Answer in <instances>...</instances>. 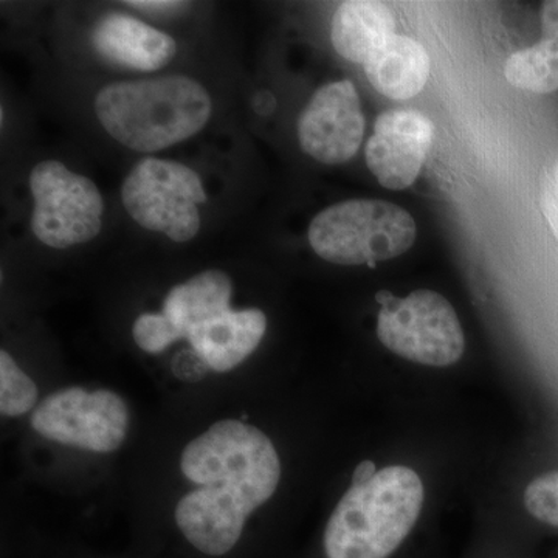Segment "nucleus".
I'll return each mask as SVG.
<instances>
[{"label":"nucleus","mask_w":558,"mask_h":558,"mask_svg":"<svg viewBox=\"0 0 558 558\" xmlns=\"http://www.w3.org/2000/svg\"><path fill=\"white\" fill-rule=\"evenodd\" d=\"M183 475L197 488L180 498L175 523L207 556L230 553L248 517L266 505L281 480V461L269 436L236 418L216 422L180 457Z\"/></svg>","instance_id":"f257e3e1"},{"label":"nucleus","mask_w":558,"mask_h":558,"mask_svg":"<svg viewBox=\"0 0 558 558\" xmlns=\"http://www.w3.org/2000/svg\"><path fill=\"white\" fill-rule=\"evenodd\" d=\"M94 108L102 130L121 146L153 154L199 134L213 102L199 81L170 75L108 84Z\"/></svg>","instance_id":"f03ea898"},{"label":"nucleus","mask_w":558,"mask_h":558,"mask_svg":"<svg viewBox=\"0 0 558 558\" xmlns=\"http://www.w3.org/2000/svg\"><path fill=\"white\" fill-rule=\"evenodd\" d=\"M424 498L421 476L405 465L352 483L326 524V557H391L416 526Z\"/></svg>","instance_id":"7ed1b4c3"},{"label":"nucleus","mask_w":558,"mask_h":558,"mask_svg":"<svg viewBox=\"0 0 558 558\" xmlns=\"http://www.w3.org/2000/svg\"><path fill=\"white\" fill-rule=\"evenodd\" d=\"M417 227L405 208L387 201L340 202L312 219L307 240L319 258L339 266H374L405 255Z\"/></svg>","instance_id":"20e7f679"},{"label":"nucleus","mask_w":558,"mask_h":558,"mask_svg":"<svg viewBox=\"0 0 558 558\" xmlns=\"http://www.w3.org/2000/svg\"><path fill=\"white\" fill-rule=\"evenodd\" d=\"M204 182L193 168L179 161L146 157L121 185V202L140 227L189 242L199 234V205L207 204Z\"/></svg>","instance_id":"39448f33"},{"label":"nucleus","mask_w":558,"mask_h":558,"mask_svg":"<svg viewBox=\"0 0 558 558\" xmlns=\"http://www.w3.org/2000/svg\"><path fill=\"white\" fill-rule=\"evenodd\" d=\"M32 233L40 244L64 250L101 233L105 201L94 180L58 160H44L31 172Z\"/></svg>","instance_id":"423d86ee"},{"label":"nucleus","mask_w":558,"mask_h":558,"mask_svg":"<svg viewBox=\"0 0 558 558\" xmlns=\"http://www.w3.org/2000/svg\"><path fill=\"white\" fill-rule=\"evenodd\" d=\"M380 343L399 357L425 366H450L464 354L465 337L457 311L435 290L392 295L377 317Z\"/></svg>","instance_id":"0eeeda50"},{"label":"nucleus","mask_w":558,"mask_h":558,"mask_svg":"<svg viewBox=\"0 0 558 558\" xmlns=\"http://www.w3.org/2000/svg\"><path fill=\"white\" fill-rule=\"evenodd\" d=\"M31 425L38 435L62 446L110 453L126 439L130 410L110 389L64 388L36 407Z\"/></svg>","instance_id":"6e6552de"},{"label":"nucleus","mask_w":558,"mask_h":558,"mask_svg":"<svg viewBox=\"0 0 558 558\" xmlns=\"http://www.w3.org/2000/svg\"><path fill=\"white\" fill-rule=\"evenodd\" d=\"M363 137L365 113L359 92L349 80L319 87L301 112V149L319 163H347L359 153Z\"/></svg>","instance_id":"1a4fd4ad"},{"label":"nucleus","mask_w":558,"mask_h":558,"mask_svg":"<svg viewBox=\"0 0 558 558\" xmlns=\"http://www.w3.org/2000/svg\"><path fill=\"white\" fill-rule=\"evenodd\" d=\"M433 134L432 120L417 110L395 109L381 113L366 143L369 171L385 189H409L427 159Z\"/></svg>","instance_id":"9d476101"},{"label":"nucleus","mask_w":558,"mask_h":558,"mask_svg":"<svg viewBox=\"0 0 558 558\" xmlns=\"http://www.w3.org/2000/svg\"><path fill=\"white\" fill-rule=\"evenodd\" d=\"M92 46L102 60L135 72L163 69L178 53L170 35L123 13L105 14L95 24Z\"/></svg>","instance_id":"9b49d317"},{"label":"nucleus","mask_w":558,"mask_h":558,"mask_svg":"<svg viewBox=\"0 0 558 558\" xmlns=\"http://www.w3.org/2000/svg\"><path fill=\"white\" fill-rule=\"evenodd\" d=\"M267 317L263 311H227L189 330L191 349L209 371L229 373L258 349L266 336Z\"/></svg>","instance_id":"f8f14e48"},{"label":"nucleus","mask_w":558,"mask_h":558,"mask_svg":"<svg viewBox=\"0 0 558 558\" xmlns=\"http://www.w3.org/2000/svg\"><path fill=\"white\" fill-rule=\"evenodd\" d=\"M395 14L387 3L351 0L333 14L330 40L341 58L365 64L395 36Z\"/></svg>","instance_id":"ddd939ff"},{"label":"nucleus","mask_w":558,"mask_h":558,"mask_svg":"<svg viewBox=\"0 0 558 558\" xmlns=\"http://www.w3.org/2000/svg\"><path fill=\"white\" fill-rule=\"evenodd\" d=\"M374 89L391 100H409L424 89L429 57L421 43L395 35L363 64Z\"/></svg>","instance_id":"4468645a"},{"label":"nucleus","mask_w":558,"mask_h":558,"mask_svg":"<svg viewBox=\"0 0 558 558\" xmlns=\"http://www.w3.org/2000/svg\"><path fill=\"white\" fill-rule=\"evenodd\" d=\"M233 282L226 271L209 269L201 271L189 281L175 286L163 301L165 315L182 339L189 330L209 318L218 317L231 310Z\"/></svg>","instance_id":"2eb2a0df"},{"label":"nucleus","mask_w":558,"mask_h":558,"mask_svg":"<svg viewBox=\"0 0 558 558\" xmlns=\"http://www.w3.org/2000/svg\"><path fill=\"white\" fill-rule=\"evenodd\" d=\"M510 86L532 94L558 90V40L543 39L529 49L515 51L505 65Z\"/></svg>","instance_id":"dca6fc26"},{"label":"nucleus","mask_w":558,"mask_h":558,"mask_svg":"<svg viewBox=\"0 0 558 558\" xmlns=\"http://www.w3.org/2000/svg\"><path fill=\"white\" fill-rule=\"evenodd\" d=\"M38 387L14 362L9 352H0V411L2 416L20 417L35 409Z\"/></svg>","instance_id":"f3484780"},{"label":"nucleus","mask_w":558,"mask_h":558,"mask_svg":"<svg viewBox=\"0 0 558 558\" xmlns=\"http://www.w3.org/2000/svg\"><path fill=\"white\" fill-rule=\"evenodd\" d=\"M132 337L137 347L148 354H160L175 341L182 340L170 319L163 314H150V312L135 319Z\"/></svg>","instance_id":"a211bd4d"},{"label":"nucleus","mask_w":558,"mask_h":558,"mask_svg":"<svg viewBox=\"0 0 558 558\" xmlns=\"http://www.w3.org/2000/svg\"><path fill=\"white\" fill-rule=\"evenodd\" d=\"M524 506L535 520L558 527V472L532 481L524 492Z\"/></svg>","instance_id":"6ab92c4d"},{"label":"nucleus","mask_w":558,"mask_h":558,"mask_svg":"<svg viewBox=\"0 0 558 558\" xmlns=\"http://www.w3.org/2000/svg\"><path fill=\"white\" fill-rule=\"evenodd\" d=\"M171 366L174 376L183 381H199L202 377L207 376L209 371L207 363L193 349L183 351L182 354L174 357Z\"/></svg>","instance_id":"aec40b11"},{"label":"nucleus","mask_w":558,"mask_h":558,"mask_svg":"<svg viewBox=\"0 0 558 558\" xmlns=\"http://www.w3.org/2000/svg\"><path fill=\"white\" fill-rule=\"evenodd\" d=\"M543 39L558 40V0H548L542 7Z\"/></svg>","instance_id":"412c9836"},{"label":"nucleus","mask_w":558,"mask_h":558,"mask_svg":"<svg viewBox=\"0 0 558 558\" xmlns=\"http://www.w3.org/2000/svg\"><path fill=\"white\" fill-rule=\"evenodd\" d=\"M132 9L145 11H170L182 7V2H171V0H140V2H126Z\"/></svg>","instance_id":"4be33fe9"},{"label":"nucleus","mask_w":558,"mask_h":558,"mask_svg":"<svg viewBox=\"0 0 558 558\" xmlns=\"http://www.w3.org/2000/svg\"><path fill=\"white\" fill-rule=\"evenodd\" d=\"M376 464L373 461H363L360 462L357 469H355L354 476H352V483H363V481H368L376 475Z\"/></svg>","instance_id":"5701e85b"}]
</instances>
